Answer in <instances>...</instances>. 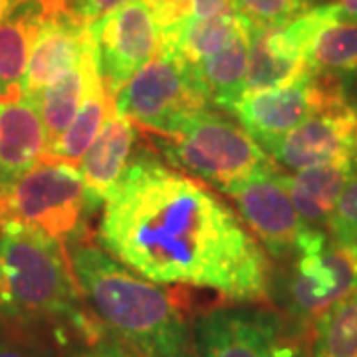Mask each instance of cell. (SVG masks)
I'll return each instance as SVG.
<instances>
[{"instance_id":"17","label":"cell","mask_w":357,"mask_h":357,"mask_svg":"<svg viewBox=\"0 0 357 357\" xmlns=\"http://www.w3.org/2000/svg\"><path fill=\"white\" fill-rule=\"evenodd\" d=\"M64 0H18L0 20V98L22 96L26 68L46 16Z\"/></svg>"},{"instance_id":"13","label":"cell","mask_w":357,"mask_h":357,"mask_svg":"<svg viewBox=\"0 0 357 357\" xmlns=\"http://www.w3.org/2000/svg\"><path fill=\"white\" fill-rule=\"evenodd\" d=\"M262 149L276 165L290 171L354 157L357 151V109L342 103L319 112Z\"/></svg>"},{"instance_id":"4","label":"cell","mask_w":357,"mask_h":357,"mask_svg":"<svg viewBox=\"0 0 357 357\" xmlns=\"http://www.w3.org/2000/svg\"><path fill=\"white\" fill-rule=\"evenodd\" d=\"M153 139L171 163L222 195L276 169L272 157L241 123L211 107L195 112L173 131Z\"/></svg>"},{"instance_id":"22","label":"cell","mask_w":357,"mask_h":357,"mask_svg":"<svg viewBox=\"0 0 357 357\" xmlns=\"http://www.w3.org/2000/svg\"><path fill=\"white\" fill-rule=\"evenodd\" d=\"M115 100L103 88L102 77H98L89 86L88 96L77 109L76 117L68 126L64 133L54 139L46 149L44 159H54V161H66L79 165L82 157L86 155L89 145L98 137L102 131L103 123L115 109Z\"/></svg>"},{"instance_id":"27","label":"cell","mask_w":357,"mask_h":357,"mask_svg":"<svg viewBox=\"0 0 357 357\" xmlns=\"http://www.w3.org/2000/svg\"><path fill=\"white\" fill-rule=\"evenodd\" d=\"M328 234L333 241L347 244H357V171L354 169L351 177L342 191L337 206L328 222Z\"/></svg>"},{"instance_id":"16","label":"cell","mask_w":357,"mask_h":357,"mask_svg":"<svg viewBox=\"0 0 357 357\" xmlns=\"http://www.w3.org/2000/svg\"><path fill=\"white\" fill-rule=\"evenodd\" d=\"M135 143L137 128L114 109L77 165L91 211L105 203L123 181L133 161Z\"/></svg>"},{"instance_id":"6","label":"cell","mask_w":357,"mask_h":357,"mask_svg":"<svg viewBox=\"0 0 357 357\" xmlns=\"http://www.w3.org/2000/svg\"><path fill=\"white\" fill-rule=\"evenodd\" d=\"M284 306L296 326L307 328L321 312L357 290V244L333 241L306 227L288 258Z\"/></svg>"},{"instance_id":"14","label":"cell","mask_w":357,"mask_h":357,"mask_svg":"<svg viewBox=\"0 0 357 357\" xmlns=\"http://www.w3.org/2000/svg\"><path fill=\"white\" fill-rule=\"evenodd\" d=\"M89 38L91 32L88 22L79 20L72 10H68L66 2L56 6L46 16L30 54L22 84V98L32 100L42 89L76 68Z\"/></svg>"},{"instance_id":"25","label":"cell","mask_w":357,"mask_h":357,"mask_svg":"<svg viewBox=\"0 0 357 357\" xmlns=\"http://www.w3.org/2000/svg\"><path fill=\"white\" fill-rule=\"evenodd\" d=\"M307 8L310 0H234V13L266 28L286 24Z\"/></svg>"},{"instance_id":"28","label":"cell","mask_w":357,"mask_h":357,"mask_svg":"<svg viewBox=\"0 0 357 357\" xmlns=\"http://www.w3.org/2000/svg\"><path fill=\"white\" fill-rule=\"evenodd\" d=\"M68 357H141L133 347H129L126 342H121L119 337H115L114 333H105L103 337L74 347Z\"/></svg>"},{"instance_id":"26","label":"cell","mask_w":357,"mask_h":357,"mask_svg":"<svg viewBox=\"0 0 357 357\" xmlns=\"http://www.w3.org/2000/svg\"><path fill=\"white\" fill-rule=\"evenodd\" d=\"M0 357H56L36 330L0 318Z\"/></svg>"},{"instance_id":"21","label":"cell","mask_w":357,"mask_h":357,"mask_svg":"<svg viewBox=\"0 0 357 357\" xmlns=\"http://www.w3.org/2000/svg\"><path fill=\"white\" fill-rule=\"evenodd\" d=\"M250 34L252 24L234 42H230L227 48L195 64L211 105L220 107L225 112H230V107L243 98L246 88Z\"/></svg>"},{"instance_id":"30","label":"cell","mask_w":357,"mask_h":357,"mask_svg":"<svg viewBox=\"0 0 357 357\" xmlns=\"http://www.w3.org/2000/svg\"><path fill=\"white\" fill-rule=\"evenodd\" d=\"M68 10L76 14L79 20L84 22H96L105 14L114 13L119 6L128 4L129 0H64Z\"/></svg>"},{"instance_id":"12","label":"cell","mask_w":357,"mask_h":357,"mask_svg":"<svg viewBox=\"0 0 357 357\" xmlns=\"http://www.w3.org/2000/svg\"><path fill=\"white\" fill-rule=\"evenodd\" d=\"M225 197L236 204L238 217L252 230L266 255L274 260H288L292 256L307 225L298 215L278 169L250 177Z\"/></svg>"},{"instance_id":"29","label":"cell","mask_w":357,"mask_h":357,"mask_svg":"<svg viewBox=\"0 0 357 357\" xmlns=\"http://www.w3.org/2000/svg\"><path fill=\"white\" fill-rule=\"evenodd\" d=\"M161 32L191 18V0H143Z\"/></svg>"},{"instance_id":"8","label":"cell","mask_w":357,"mask_h":357,"mask_svg":"<svg viewBox=\"0 0 357 357\" xmlns=\"http://www.w3.org/2000/svg\"><path fill=\"white\" fill-rule=\"evenodd\" d=\"M195 357H307L286 318L258 304H220L192 319Z\"/></svg>"},{"instance_id":"20","label":"cell","mask_w":357,"mask_h":357,"mask_svg":"<svg viewBox=\"0 0 357 357\" xmlns=\"http://www.w3.org/2000/svg\"><path fill=\"white\" fill-rule=\"evenodd\" d=\"M252 24L243 14L229 13L217 18H187L161 32V52L175 54L189 64L227 48Z\"/></svg>"},{"instance_id":"10","label":"cell","mask_w":357,"mask_h":357,"mask_svg":"<svg viewBox=\"0 0 357 357\" xmlns=\"http://www.w3.org/2000/svg\"><path fill=\"white\" fill-rule=\"evenodd\" d=\"M340 20L335 2L310 6L294 20L276 28L252 24L250 56L244 91L278 88L307 70V56L324 28Z\"/></svg>"},{"instance_id":"5","label":"cell","mask_w":357,"mask_h":357,"mask_svg":"<svg viewBox=\"0 0 357 357\" xmlns=\"http://www.w3.org/2000/svg\"><path fill=\"white\" fill-rule=\"evenodd\" d=\"M115 114L147 137H161L195 112L211 107L195 66L161 52L115 96Z\"/></svg>"},{"instance_id":"23","label":"cell","mask_w":357,"mask_h":357,"mask_svg":"<svg viewBox=\"0 0 357 357\" xmlns=\"http://www.w3.org/2000/svg\"><path fill=\"white\" fill-rule=\"evenodd\" d=\"M307 357H357V290L306 328Z\"/></svg>"},{"instance_id":"33","label":"cell","mask_w":357,"mask_h":357,"mask_svg":"<svg viewBox=\"0 0 357 357\" xmlns=\"http://www.w3.org/2000/svg\"><path fill=\"white\" fill-rule=\"evenodd\" d=\"M16 2H18V0H0V20L13 10V6Z\"/></svg>"},{"instance_id":"32","label":"cell","mask_w":357,"mask_h":357,"mask_svg":"<svg viewBox=\"0 0 357 357\" xmlns=\"http://www.w3.org/2000/svg\"><path fill=\"white\" fill-rule=\"evenodd\" d=\"M337 13L342 20H356L357 22V0H335Z\"/></svg>"},{"instance_id":"31","label":"cell","mask_w":357,"mask_h":357,"mask_svg":"<svg viewBox=\"0 0 357 357\" xmlns=\"http://www.w3.org/2000/svg\"><path fill=\"white\" fill-rule=\"evenodd\" d=\"M234 13V0H191V18H217Z\"/></svg>"},{"instance_id":"24","label":"cell","mask_w":357,"mask_h":357,"mask_svg":"<svg viewBox=\"0 0 357 357\" xmlns=\"http://www.w3.org/2000/svg\"><path fill=\"white\" fill-rule=\"evenodd\" d=\"M307 68L324 76L357 74V22L335 20L321 30L307 56Z\"/></svg>"},{"instance_id":"19","label":"cell","mask_w":357,"mask_h":357,"mask_svg":"<svg viewBox=\"0 0 357 357\" xmlns=\"http://www.w3.org/2000/svg\"><path fill=\"white\" fill-rule=\"evenodd\" d=\"M98 77H100V72H98L96 52H93V40L89 38L84 56L76 68H72L66 76L42 89L32 100H28L38 109L40 119L48 133V145L54 139H58L72 123L77 109L82 107V103L88 96L89 86Z\"/></svg>"},{"instance_id":"1","label":"cell","mask_w":357,"mask_h":357,"mask_svg":"<svg viewBox=\"0 0 357 357\" xmlns=\"http://www.w3.org/2000/svg\"><path fill=\"white\" fill-rule=\"evenodd\" d=\"M98 244L161 286L213 292L222 304H266L272 268L266 250L203 181L135 155L103 203Z\"/></svg>"},{"instance_id":"2","label":"cell","mask_w":357,"mask_h":357,"mask_svg":"<svg viewBox=\"0 0 357 357\" xmlns=\"http://www.w3.org/2000/svg\"><path fill=\"white\" fill-rule=\"evenodd\" d=\"M0 318L91 344L107 330L79 290L64 243L20 220L0 222Z\"/></svg>"},{"instance_id":"7","label":"cell","mask_w":357,"mask_h":357,"mask_svg":"<svg viewBox=\"0 0 357 357\" xmlns=\"http://www.w3.org/2000/svg\"><path fill=\"white\" fill-rule=\"evenodd\" d=\"M91 211L79 167L42 159L0 199V222L20 220L60 243H76Z\"/></svg>"},{"instance_id":"18","label":"cell","mask_w":357,"mask_h":357,"mask_svg":"<svg viewBox=\"0 0 357 357\" xmlns=\"http://www.w3.org/2000/svg\"><path fill=\"white\" fill-rule=\"evenodd\" d=\"M354 173V157H344L332 163L306 167L284 175L282 181L290 192L298 215L307 227H328L342 191Z\"/></svg>"},{"instance_id":"15","label":"cell","mask_w":357,"mask_h":357,"mask_svg":"<svg viewBox=\"0 0 357 357\" xmlns=\"http://www.w3.org/2000/svg\"><path fill=\"white\" fill-rule=\"evenodd\" d=\"M48 133L26 98H0V199L30 167L44 159Z\"/></svg>"},{"instance_id":"11","label":"cell","mask_w":357,"mask_h":357,"mask_svg":"<svg viewBox=\"0 0 357 357\" xmlns=\"http://www.w3.org/2000/svg\"><path fill=\"white\" fill-rule=\"evenodd\" d=\"M98 72L115 100L119 89L161 50V28L143 0H129L89 24Z\"/></svg>"},{"instance_id":"3","label":"cell","mask_w":357,"mask_h":357,"mask_svg":"<svg viewBox=\"0 0 357 357\" xmlns=\"http://www.w3.org/2000/svg\"><path fill=\"white\" fill-rule=\"evenodd\" d=\"M68 255L84 300L105 330L141 357H195L192 319L177 294L143 278L100 244L79 238Z\"/></svg>"},{"instance_id":"9","label":"cell","mask_w":357,"mask_h":357,"mask_svg":"<svg viewBox=\"0 0 357 357\" xmlns=\"http://www.w3.org/2000/svg\"><path fill=\"white\" fill-rule=\"evenodd\" d=\"M342 103H345L344 89L337 77L307 70L304 76L278 88L244 91L230 114L264 147L312 115Z\"/></svg>"}]
</instances>
